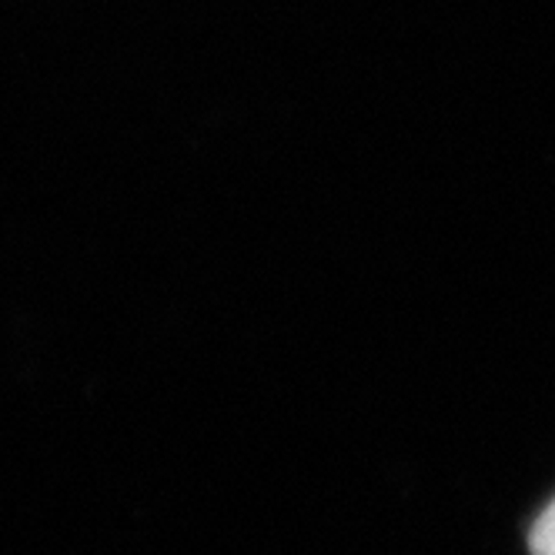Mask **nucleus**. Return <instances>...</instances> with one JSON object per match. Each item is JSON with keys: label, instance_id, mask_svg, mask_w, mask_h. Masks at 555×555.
Instances as JSON below:
<instances>
[{"label": "nucleus", "instance_id": "nucleus-1", "mask_svg": "<svg viewBox=\"0 0 555 555\" xmlns=\"http://www.w3.org/2000/svg\"><path fill=\"white\" fill-rule=\"evenodd\" d=\"M529 548H532V555H555V502L535 519Z\"/></svg>", "mask_w": 555, "mask_h": 555}]
</instances>
